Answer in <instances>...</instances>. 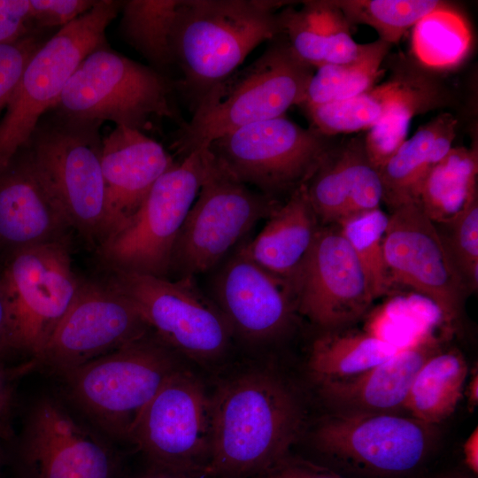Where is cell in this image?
I'll return each mask as SVG.
<instances>
[{
	"label": "cell",
	"instance_id": "obj_1",
	"mask_svg": "<svg viewBox=\"0 0 478 478\" xmlns=\"http://www.w3.org/2000/svg\"><path fill=\"white\" fill-rule=\"evenodd\" d=\"M304 423L289 385L266 371L224 382L211 397V452L204 475L260 476L288 456Z\"/></svg>",
	"mask_w": 478,
	"mask_h": 478
},
{
	"label": "cell",
	"instance_id": "obj_2",
	"mask_svg": "<svg viewBox=\"0 0 478 478\" xmlns=\"http://www.w3.org/2000/svg\"><path fill=\"white\" fill-rule=\"evenodd\" d=\"M289 1L181 0L171 34L176 90L192 112L250 52L281 34L278 10Z\"/></svg>",
	"mask_w": 478,
	"mask_h": 478
},
{
	"label": "cell",
	"instance_id": "obj_3",
	"mask_svg": "<svg viewBox=\"0 0 478 478\" xmlns=\"http://www.w3.org/2000/svg\"><path fill=\"white\" fill-rule=\"evenodd\" d=\"M267 43L254 62L211 89L180 126L173 148L181 158L227 133L284 116L303 103L313 67L296 56L281 34Z\"/></svg>",
	"mask_w": 478,
	"mask_h": 478
},
{
	"label": "cell",
	"instance_id": "obj_4",
	"mask_svg": "<svg viewBox=\"0 0 478 478\" xmlns=\"http://www.w3.org/2000/svg\"><path fill=\"white\" fill-rule=\"evenodd\" d=\"M150 331L59 378L78 412L110 440H128L141 413L180 367Z\"/></svg>",
	"mask_w": 478,
	"mask_h": 478
},
{
	"label": "cell",
	"instance_id": "obj_5",
	"mask_svg": "<svg viewBox=\"0 0 478 478\" xmlns=\"http://www.w3.org/2000/svg\"><path fill=\"white\" fill-rule=\"evenodd\" d=\"M101 126L51 109L22 149L73 229L96 246L105 222Z\"/></svg>",
	"mask_w": 478,
	"mask_h": 478
},
{
	"label": "cell",
	"instance_id": "obj_6",
	"mask_svg": "<svg viewBox=\"0 0 478 478\" xmlns=\"http://www.w3.org/2000/svg\"><path fill=\"white\" fill-rule=\"evenodd\" d=\"M175 83L150 66L104 44L90 52L68 80L52 110L73 119L143 132L154 118L181 120L173 96Z\"/></svg>",
	"mask_w": 478,
	"mask_h": 478
},
{
	"label": "cell",
	"instance_id": "obj_7",
	"mask_svg": "<svg viewBox=\"0 0 478 478\" xmlns=\"http://www.w3.org/2000/svg\"><path fill=\"white\" fill-rule=\"evenodd\" d=\"M123 1L96 0L87 12L61 27L31 57L0 119V173L27 144L81 62L106 44L105 31Z\"/></svg>",
	"mask_w": 478,
	"mask_h": 478
},
{
	"label": "cell",
	"instance_id": "obj_8",
	"mask_svg": "<svg viewBox=\"0 0 478 478\" xmlns=\"http://www.w3.org/2000/svg\"><path fill=\"white\" fill-rule=\"evenodd\" d=\"M210 151H193L154 183L135 214L97 245L110 272L167 278L174 243L195 202L210 161Z\"/></svg>",
	"mask_w": 478,
	"mask_h": 478
},
{
	"label": "cell",
	"instance_id": "obj_9",
	"mask_svg": "<svg viewBox=\"0 0 478 478\" xmlns=\"http://www.w3.org/2000/svg\"><path fill=\"white\" fill-rule=\"evenodd\" d=\"M210 154L199 192L173 245L168 273L173 279L212 271L281 204L235 179Z\"/></svg>",
	"mask_w": 478,
	"mask_h": 478
},
{
	"label": "cell",
	"instance_id": "obj_10",
	"mask_svg": "<svg viewBox=\"0 0 478 478\" xmlns=\"http://www.w3.org/2000/svg\"><path fill=\"white\" fill-rule=\"evenodd\" d=\"M0 274L13 352L35 359L79 292L68 236L11 251Z\"/></svg>",
	"mask_w": 478,
	"mask_h": 478
},
{
	"label": "cell",
	"instance_id": "obj_11",
	"mask_svg": "<svg viewBox=\"0 0 478 478\" xmlns=\"http://www.w3.org/2000/svg\"><path fill=\"white\" fill-rule=\"evenodd\" d=\"M328 137L281 116L235 129L207 148L235 179L279 200L308 181L333 147Z\"/></svg>",
	"mask_w": 478,
	"mask_h": 478
},
{
	"label": "cell",
	"instance_id": "obj_12",
	"mask_svg": "<svg viewBox=\"0 0 478 478\" xmlns=\"http://www.w3.org/2000/svg\"><path fill=\"white\" fill-rule=\"evenodd\" d=\"M106 281L135 305L151 330L175 352L204 362L215 360L227 351L234 337L232 328L194 277L170 280L110 272Z\"/></svg>",
	"mask_w": 478,
	"mask_h": 478
},
{
	"label": "cell",
	"instance_id": "obj_13",
	"mask_svg": "<svg viewBox=\"0 0 478 478\" xmlns=\"http://www.w3.org/2000/svg\"><path fill=\"white\" fill-rule=\"evenodd\" d=\"M437 438L436 426L407 413L336 412L313 435L322 453L352 469L397 477L419 467Z\"/></svg>",
	"mask_w": 478,
	"mask_h": 478
},
{
	"label": "cell",
	"instance_id": "obj_14",
	"mask_svg": "<svg viewBox=\"0 0 478 478\" xmlns=\"http://www.w3.org/2000/svg\"><path fill=\"white\" fill-rule=\"evenodd\" d=\"M153 466L204 475L211 452V397L176 370L138 418L128 439Z\"/></svg>",
	"mask_w": 478,
	"mask_h": 478
},
{
	"label": "cell",
	"instance_id": "obj_15",
	"mask_svg": "<svg viewBox=\"0 0 478 478\" xmlns=\"http://www.w3.org/2000/svg\"><path fill=\"white\" fill-rule=\"evenodd\" d=\"M152 331L135 305L108 281H81L73 303L35 359L58 377Z\"/></svg>",
	"mask_w": 478,
	"mask_h": 478
},
{
	"label": "cell",
	"instance_id": "obj_16",
	"mask_svg": "<svg viewBox=\"0 0 478 478\" xmlns=\"http://www.w3.org/2000/svg\"><path fill=\"white\" fill-rule=\"evenodd\" d=\"M19 457L26 478H117L119 471L109 438L48 395L28 411Z\"/></svg>",
	"mask_w": 478,
	"mask_h": 478
},
{
	"label": "cell",
	"instance_id": "obj_17",
	"mask_svg": "<svg viewBox=\"0 0 478 478\" xmlns=\"http://www.w3.org/2000/svg\"><path fill=\"white\" fill-rule=\"evenodd\" d=\"M384 254L391 287L410 288L446 323L460 316L469 289L436 225L414 204L389 214Z\"/></svg>",
	"mask_w": 478,
	"mask_h": 478
},
{
	"label": "cell",
	"instance_id": "obj_18",
	"mask_svg": "<svg viewBox=\"0 0 478 478\" xmlns=\"http://www.w3.org/2000/svg\"><path fill=\"white\" fill-rule=\"evenodd\" d=\"M289 284L297 310L327 331L358 320L374 300L359 263L335 225L320 226Z\"/></svg>",
	"mask_w": 478,
	"mask_h": 478
},
{
	"label": "cell",
	"instance_id": "obj_19",
	"mask_svg": "<svg viewBox=\"0 0 478 478\" xmlns=\"http://www.w3.org/2000/svg\"><path fill=\"white\" fill-rule=\"evenodd\" d=\"M212 271V299L234 336L262 344L289 331L297 310L290 285L252 261L241 243Z\"/></svg>",
	"mask_w": 478,
	"mask_h": 478
},
{
	"label": "cell",
	"instance_id": "obj_20",
	"mask_svg": "<svg viewBox=\"0 0 478 478\" xmlns=\"http://www.w3.org/2000/svg\"><path fill=\"white\" fill-rule=\"evenodd\" d=\"M174 164L162 144L139 130L117 126L103 137L101 166L105 196L103 241L135 214L157 180Z\"/></svg>",
	"mask_w": 478,
	"mask_h": 478
},
{
	"label": "cell",
	"instance_id": "obj_21",
	"mask_svg": "<svg viewBox=\"0 0 478 478\" xmlns=\"http://www.w3.org/2000/svg\"><path fill=\"white\" fill-rule=\"evenodd\" d=\"M73 229L24 150L0 173V245L12 251L67 237Z\"/></svg>",
	"mask_w": 478,
	"mask_h": 478
},
{
	"label": "cell",
	"instance_id": "obj_22",
	"mask_svg": "<svg viewBox=\"0 0 478 478\" xmlns=\"http://www.w3.org/2000/svg\"><path fill=\"white\" fill-rule=\"evenodd\" d=\"M364 137L335 148L305 183L321 226L339 225L351 217L380 208L383 189L379 171L370 163Z\"/></svg>",
	"mask_w": 478,
	"mask_h": 478
},
{
	"label": "cell",
	"instance_id": "obj_23",
	"mask_svg": "<svg viewBox=\"0 0 478 478\" xmlns=\"http://www.w3.org/2000/svg\"><path fill=\"white\" fill-rule=\"evenodd\" d=\"M447 103L443 88L418 70L397 71L386 82L343 101L305 109L316 131L327 136L368 130L391 112L417 106L425 112Z\"/></svg>",
	"mask_w": 478,
	"mask_h": 478
},
{
	"label": "cell",
	"instance_id": "obj_24",
	"mask_svg": "<svg viewBox=\"0 0 478 478\" xmlns=\"http://www.w3.org/2000/svg\"><path fill=\"white\" fill-rule=\"evenodd\" d=\"M441 349L438 336L425 335L359 374L319 384L320 394L336 412L406 413L417 373Z\"/></svg>",
	"mask_w": 478,
	"mask_h": 478
},
{
	"label": "cell",
	"instance_id": "obj_25",
	"mask_svg": "<svg viewBox=\"0 0 478 478\" xmlns=\"http://www.w3.org/2000/svg\"><path fill=\"white\" fill-rule=\"evenodd\" d=\"M320 226L306 185L303 184L276 208L253 240L243 241L241 245L257 265L289 282L304 262Z\"/></svg>",
	"mask_w": 478,
	"mask_h": 478
},
{
	"label": "cell",
	"instance_id": "obj_26",
	"mask_svg": "<svg viewBox=\"0 0 478 478\" xmlns=\"http://www.w3.org/2000/svg\"><path fill=\"white\" fill-rule=\"evenodd\" d=\"M457 125L452 114L438 115L406 139L378 169L383 189L382 202L391 211L414 203L425 175L452 147Z\"/></svg>",
	"mask_w": 478,
	"mask_h": 478
},
{
	"label": "cell",
	"instance_id": "obj_27",
	"mask_svg": "<svg viewBox=\"0 0 478 478\" xmlns=\"http://www.w3.org/2000/svg\"><path fill=\"white\" fill-rule=\"evenodd\" d=\"M477 146H452L425 175L413 204L435 224L444 223L477 195Z\"/></svg>",
	"mask_w": 478,
	"mask_h": 478
},
{
	"label": "cell",
	"instance_id": "obj_28",
	"mask_svg": "<svg viewBox=\"0 0 478 478\" xmlns=\"http://www.w3.org/2000/svg\"><path fill=\"white\" fill-rule=\"evenodd\" d=\"M467 375V363L461 351L442 348L417 373L405 402V412L430 425L443 422L462 398Z\"/></svg>",
	"mask_w": 478,
	"mask_h": 478
},
{
	"label": "cell",
	"instance_id": "obj_29",
	"mask_svg": "<svg viewBox=\"0 0 478 478\" xmlns=\"http://www.w3.org/2000/svg\"><path fill=\"white\" fill-rule=\"evenodd\" d=\"M400 349L368 331L329 330L312 343L308 369L320 384L359 374Z\"/></svg>",
	"mask_w": 478,
	"mask_h": 478
},
{
	"label": "cell",
	"instance_id": "obj_30",
	"mask_svg": "<svg viewBox=\"0 0 478 478\" xmlns=\"http://www.w3.org/2000/svg\"><path fill=\"white\" fill-rule=\"evenodd\" d=\"M181 0L123 1L120 31L150 66L167 75L173 67L171 34Z\"/></svg>",
	"mask_w": 478,
	"mask_h": 478
},
{
	"label": "cell",
	"instance_id": "obj_31",
	"mask_svg": "<svg viewBox=\"0 0 478 478\" xmlns=\"http://www.w3.org/2000/svg\"><path fill=\"white\" fill-rule=\"evenodd\" d=\"M390 44L378 39L361 44L358 57L345 64H325L310 79L303 103L304 109L347 100L374 87L382 73L381 66Z\"/></svg>",
	"mask_w": 478,
	"mask_h": 478
},
{
	"label": "cell",
	"instance_id": "obj_32",
	"mask_svg": "<svg viewBox=\"0 0 478 478\" xmlns=\"http://www.w3.org/2000/svg\"><path fill=\"white\" fill-rule=\"evenodd\" d=\"M471 42L466 21L448 4L426 14L412 27V52L429 68L448 69L459 65Z\"/></svg>",
	"mask_w": 478,
	"mask_h": 478
},
{
	"label": "cell",
	"instance_id": "obj_33",
	"mask_svg": "<svg viewBox=\"0 0 478 478\" xmlns=\"http://www.w3.org/2000/svg\"><path fill=\"white\" fill-rule=\"evenodd\" d=\"M350 25L365 24L373 27L379 39L390 45L423 16L443 6L436 0H334Z\"/></svg>",
	"mask_w": 478,
	"mask_h": 478
},
{
	"label": "cell",
	"instance_id": "obj_34",
	"mask_svg": "<svg viewBox=\"0 0 478 478\" xmlns=\"http://www.w3.org/2000/svg\"><path fill=\"white\" fill-rule=\"evenodd\" d=\"M389 214L378 208L337 225L359 263L374 299L391 288L384 254Z\"/></svg>",
	"mask_w": 478,
	"mask_h": 478
},
{
	"label": "cell",
	"instance_id": "obj_35",
	"mask_svg": "<svg viewBox=\"0 0 478 478\" xmlns=\"http://www.w3.org/2000/svg\"><path fill=\"white\" fill-rule=\"evenodd\" d=\"M435 225L469 291L476 290L478 288V194L451 220Z\"/></svg>",
	"mask_w": 478,
	"mask_h": 478
},
{
	"label": "cell",
	"instance_id": "obj_36",
	"mask_svg": "<svg viewBox=\"0 0 478 478\" xmlns=\"http://www.w3.org/2000/svg\"><path fill=\"white\" fill-rule=\"evenodd\" d=\"M318 28L325 64L354 60L361 48L351 35V25L334 1H305Z\"/></svg>",
	"mask_w": 478,
	"mask_h": 478
},
{
	"label": "cell",
	"instance_id": "obj_37",
	"mask_svg": "<svg viewBox=\"0 0 478 478\" xmlns=\"http://www.w3.org/2000/svg\"><path fill=\"white\" fill-rule=\"evenodd\" d=\"M425 112L417 106L398 108L369 128L364 136V149L370 163L378 170L405 142L412 119Z\"/></svg>",
	"mask_w": 478,
	"mask_h": 478
},
{
	"label": "cell",
	"instance_id": "obj_38",
	"mask_svg": "<svg viewBox=\"0 0 478 478\" xmlns=\"http://www.w3.org/2000/svg\"><path fill=\"white\" fill-rule=\"evenodd\" d=\"M42 32H32L14 42L0 43V114L7 106L24 69L46 42Z\"/></svg>",
	"mask_w": 478,
	"mask_h": 478
},
{
	"label": "cell",
	"instance_id": "obj_39",
	"mask_svg": "<svg viewBox=\"0 0 478 478\" xmlns=\"http://www.w3.org/2000/svg\"><path fill=\"white\" fill-rule=\"evenodd\" d=\"M94 0H29V22L36 32L68 25L87 12Z\"/></svg>",
	"mask_w": 478,
	"mask_h": 478
},
{
	"label": "cell",
	"instance_id": "obj_40",
	"mask_svg": "<svg viewBox=\"0 0 478 478\" xmlns=\"http://www.w3.org/2000/svg\"><path fill=\"white\" fill-rule=\"evenodd\" d=\"M35 367H37L35 359L18 366H7L0 360V439H8L12 435L11 418L17 382Z\"/></svg>",
	"mask_w": 478,
	"mask_h": 478
},
{
	"label": "cell",
	"instance_id": "obj_41",
	"mask_svg": "<svg viewBox=\"0 0 478 478\" xmlns=\"http://www.w3.org/2000/svg\"><path fill=\"white\" fill-rule=\"evenodd\" d=\"M36 32L29 22V0H0V43Z\"/></svg>",
	"mask_w": 478,
	"mask_h": 478
},
{
	"label": "cell",
	"instance_id": "obj_42",
	"mask_svg": "<svg viewBox=\"0 0 478 478\" xmlns=\"http://www.w3.org/2000/svg\"><path fill=\"white\" fill-rule=\"evenodd\" d=\"M260 478H346L313 462L288 456L258 476Z\"/></svg>",
	"mask_w": 478,
	"mask_h": 478
},
{
	"label": "cell",
	"instance_id": "obj_43",
	"mask_svg": "<svg viewBox=\"0 0 478 478\" xmlns=\"http://www.w3.org/2000/svg\"><path fill=\"white\" fill-rule=\"evenodd\" d=\"M12 352L8 306L0 281V360Z\"/></svg>",
	"mask_w": 478,
	"mask_h": 478
},
{
	"label": "cell",
	"instance_id": "obj_44",
	"mask_svg": "<svg viewBox=\"0 0 478 478\" xmlns=\"http://www.w3.org/2000/svg\"><path fill=\"white\" fill-rule=\"evenodd\" d=\"M464 460L468 469L474 474L478 473V429L469 435L463 445Z\"/></svg>",
	"mask_w": 478,
	"mask_h": 478
},
{
	"label": "cell",
	"instance_id": "obj_45",
	"mask_svg": "<svg viewBox=\"0 0 478 478\" xmlns=\"http://www.w3.org/2000/svg\"><path fill=\"white\" fill-rule=\"evenodd\" d=\"M199 474L154 466L139 478H198Z\"/></svg>",
	"mask_w": 478,
	"mask_h": 478
},
{
	"label": "cell",
	"instance_id": "obj_46",
	"mask_svg": "<svg viewBox=\"0 0 478 478\" xmlns=\"http://www.w3.org/2000/svg\"><path fill=\"white\" fill-rule=\"evenodd\" d=\"M466 396L470 411L474 410L478 404V371L477 366L471 370V376L466 384Z\"/></svg>",
	"mask_w": 478,
	"mask_h": 478
},
{
	"label": "cell",
	"instance_id": "obj_47",
	"mask_svg": "<svg viewBox=\"0 0 478 478\" xmlns=\"http://www.w3.org/2000/svg\"><path fill=\"white\" fill-rule=\"evenodd\" d=\"M441 478H469V477L459 475V474H450V475H446Z\"/></svg>",
	"mask_w": 478,
	"mask_h": 478
},
{
	"label": "cell",
	"instance_id": "obj_48",
	"mask_svg": "<svg viewBox=\"0 0 478 478\" xmlns=\"http://www.w3.org/2000/svg\"><path fill=\"white\" fill-rule=\"evenodd\" d=\"M1 440V439H0Z\"/></svg>",
	"mask_w": 478,
	"mask_h": 478
}]
</instances>
